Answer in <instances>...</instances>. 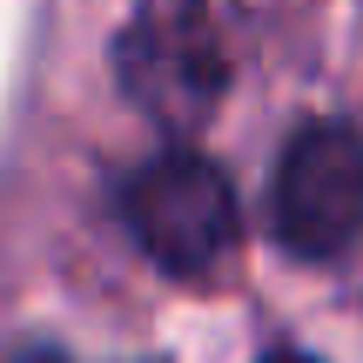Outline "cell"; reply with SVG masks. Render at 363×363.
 I'll use <instances>...</instances> for the list:
<instances>
[{
	"label": "cell",
	"instance_id": "cell-5",
	"mask_svg": "<svg viewBox=\"0 0 363 363\" xmlns=\"http://www.w3.org/2000/svg\"><path fill=\"white\" fill-rule=\"evenodd\" d=\"M21 363H67V357H54V350H27Z\"/></svg>",
	"mask_w": 363,
	"mask_h": 363
},
{
	"label": "cell",
	"instance_id": "cell-2",
	"mask_svg": "<svg viewBox=\"0 0 363 363\" xmlns=\"http://www.w3.org/2000/svg\"><path fill=\"white\" fill-rule=\"evenodd\" d=\"M121 222L142 242L155 269L175 283H202L229 262L235 235H242V208H235L229 175L195 148H162L121 182Z\"/></svg>",
	"mask_w": 363,
	"mask_h": 363
},
{
	"label": "cell",
	"instance_id": "cell-3",
	"mask_svg": "<svg viewBox=\"0 0 363 363\" xmlns=\"http://www.w3.org/2000/svg\"><path fill=\"white\" fill-rule=\"evenodd\" d=\"M269 229L289 256L337 262L363 242V128L303 121L269 182Z\"/></svg>",
	"mask_w": 363,
	"mask_h": 363
},
{
	"label": "cell",
	"instance_id": "cell-4",
	"mask_svg": "<svg viewBox=\"0 0 363 363\" xmlns=\"http://www.w3.org/2000/svg\"><path fill=\"white\" fill-rule=\"evenodd\" d=\"M262 363H316V357H303V350H269Z\"/></svg>",
	"mask_w": 363,
	"mask_h": 363
},
{
	"label": "cell",
	"instance_id": "cell-1",
	"mask_svg": "<svg viewBox=\"0 0 363 363\" xmlns=\"http://www.w3.org/2000/svg\"><path fill=\"white\" fill-rule=\"evenodd\" d=\"M235 74L229 13L216 0H155L115 40V81L148 121L195 135L222 108Z\"/></svg>",
	"mask_w": 363,
	"mask_h": 363
}]
</instances>
